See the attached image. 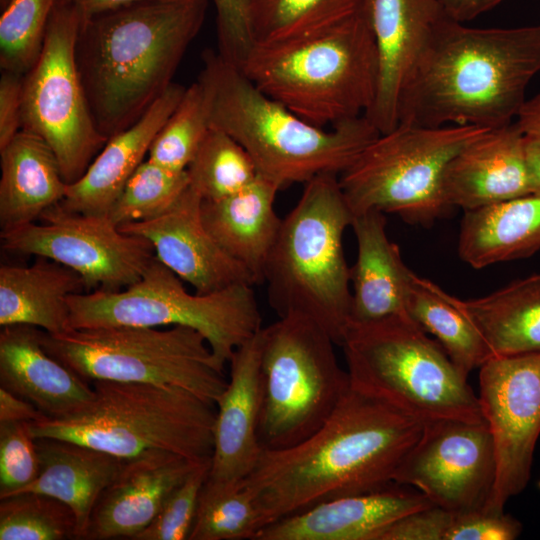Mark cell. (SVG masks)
Instances as JSON below:
<instances>
[{
    "instance_id": "cell-1",
    "label": "cell",
    "mask_w": 540,
    "mask_h": 540,
    "mask_svg": "<svg viewBox=\"0 0 540 540\" xmlns=\"http://www.w3.org/2000/svg\"><path fill=\"white\" fill-rule=\"evenodd\" d=\"M423 427L420 420L351 384L315 433L287 449H263L241 482L254 500L261 528L320 503L393 484Z\"/></svg>"
},
{
    "instance_id": "cell-2",
    "label": "cell",
    "mask_w": 540,
    "mask_h": 540,
    "mask_svg": "<svg viewBox=\"0 0 540 540\" xmlns=\"http://www.w3.org/2000/svg\"><path fill=\"white\" fill-rule=\"evenodd\" d=\"M539 71L540 24L481 28L447 17L403 92L398 123L508 125Z\"/></svg>"
},
{
    "instance_id": "cell-3",
    "label": "cell",
    "mask_w": 540,
    "mask_h": 540,
    "mask_svg": "<svg viewBox=\"0 0 540 540\" xmlns=\"http://www.w3.org/2000/svg\"><path fill=\"white\" fill-rule=\"evenodd\" d=\"M207 0H140L81 22L76 61L98 131L134 124L173 83Z\"/></svg>"
},
{
    "instance_id": "cell-4",
    "label": "cell",
    "mask_w": 540,
    "mask_h": 540,
    "mask_svg": "<svg viewBox=\"0 0 540 540\" xmlns=\"http://www.w3.org/2000/svg\"><path fill=\"white\" fill-rule=\"evenodd\" d=\"M198 80L207 96L210 126L235 139L258 175L280 188L324 173L341 174L380 134L366 116L330 130L305 121L218 52L204 51Z\"/></svg>"
},
{
    "instance_id": "cell-5",
    "label": "cell",
    "mask_w": 540,
    "mask_h": 540,
    "mask_svg": "<svg viewBox=\"0 0 540 540\" xmlns=\"http://www.w3.org/2000/svg\"><path fill=\"white\" fill-rule=\"evenodd\" d=\"M353 218L338 175L314 177L282 219L263 271L268 303L277 315L309 318L338 346L351 320L343 235Z\"/></svg>"
},
{
    "instance_id": "cell-6",
    "label": "cell",
    "mask_w": 540,
    "mask_h": 540,
    "mask_svg": "<svg viewBox=\"0 0 540 540\" xmlns=\"http://www.w3.org/2000/svg\"><path fill=\"white\" fill-rule=\"evenodd\" d=\"M239 68L264 94L320 128L366 116L378 88L377 48L363 8L322 34L253 45Z\"/></svg>"
},
{
    "instance_id": "cell-7",
    "label": "cell",
    "mask_w": 540,
    "mask_h": 540,
    "mask_svg": "<svg viewBox=\"0 0 540 540\" xmlns=\"http://www.w3.org/2000/svg\"><path fill=\"white\" fill-rule=\"evenodd\" d=\"M95 396L79 411L28 423L36 438L76 442L131 460L166 453L212 457L216 406L176 386L97 380Z\"/></svg>"
},
{
    "instance_id": "cell-8",
    "label": "cell",
    "mask_w": 540,
    "mask_h": 540,
    "mask_svg": "<svg viewBox=\"0 0 540 540\" xmlns=\"http://www.w3.org/2000/svg\"><path fill=\"white\" fill-rule=\"evenodd\" d=\"M341 347L352 385L421 422L485 421L467 377L407 314L350 322Z\"/></svg>"
},
{
    "instance_id": "cell-9",
    "label": "cell",
    "mask_w": 540,
    "mask_h": 540,
    "mask_svg": "<svg viewBox=\"0 0 540 540\" xmlns=\"http://www.w3.org/2000/svg\"><path fill=\"white\" fill-rule=\"evenodd\" d=\"M181 281L155 257L141 278L122 290L71 295L70 327L185 326L199 332L226 365L235 350L262 329L253 285L190 294Z\"/></svg>"
},
{
    "instance_id": "cell-10",
    "label": "cell",
    "mask_w": 540,
    "mask_h": 540,
    "mask_svg": "<svg viewBox=\"0 0 540 540\" xmlns=\"http://www.w3.org/2000/svg\"><path fill=\"white\" fill-rule=\"evenodd\" d=\"M44 348L84 380L183 388L216 404L228 379L206 339L185 326H113L43 331Z\"/></svg>"
},
{
    "instance_id": "cell-11",
    "label": "cell",
    "mask_w": 540,
    "mask_h": 540,
    "mask_svg": "<svg viewBox=\"0 0 540 540\" xmlns=\"http://www.w3.org/2000/svg\"><path fill=\"white\" fill-rule=\"evenodd\" d=\"M263 449L292 447L315 433L343 399L351 381L338 363L332 337L300 315L279 317L261 329Z\"/></svg>"
},
{
    "instance_id": "cell-12",
    "label": "cell",
    "mask_w": 540,
    "mask_h": 540,
    "mask_svg": "<svg viewBox=\"0 0 540 540\" xmlns=\"http://www.w3.org/2000/svg\"><path fill=\"white\" fill-rule=\"evenodd\" d=\"M485 128L398 123L380 133L339 177L353 215L392 212L408 223L431 225L451 208L442 179L451 159Z\"/></svg>"
},
{
    "instance_id": "cell-13",
    "label": "cell",
    "mask_w": 540,
    "mask_h": 540,
    "mask_svg": "<svg viewBox=\"0 0 540 540\" xmlns=\"http://www.w3.org/2000/svg\"><path fill=\"white\" fill-rule=\"evenodd\" d=\"M81 22L74 6L58 0L41 53L23 77L22 129L50 146L67 184L85 173L108 140L94 123L77 66Z\"/></svg>"
},
{
    "instance_id": "cell-14",
    "label": "cell",
    "mask_w": 540,
    "mask_h": 540,
    "mask_svg": "<svg viewBox=\"0 0 540 540\" xmlns=\"http://www.w3.org/2000/svg\"><path fill=\"white\" fill-rule=\"evenodd\" d=\"M39 219L1 230L2 248L71 268L86 292L122 290L137 282L155 258L148 240L122 232L107 216L68 212L57 204Z\"/></svg>"
},
{
    "instance_id": "cell-15",
    "label": "cell",
    "mask_w": 540,
    "mask_h": 540,
    "mask_svg": "<svg viewBox=\"0 0 540 540\" xmlns=\"http://www.w3.org/2000/svg\"><path fill=\"white\" fill-rule=\"evenodd\" d=\"M479 369L478 398L496 455V480L484 507L503 511L530 479L540 435V351L492 356Z\"/></svg>"
},
{
    "instance_id": "cell-16",
    "label": "cell",
    "mask_w": 540,
    "mask_h": 540,
    "mask_svg": "<svg viewBox=\"0 0 540 540\" xmlns=\"http://www.w3.org/2000/svg\"><path fill=\"white\" fill-rule=\"evenodd\" d=\"M495 480V448L486 421L456 419L425 422L393 478L451 512L484 507Z\"/></svg>"
},
{
    "instance_id": "cell-17",
    "label": "cell",
    "mask_w": 540,
    "mask_h": 540,
    "mask_svg": "<svg viewBox=\"0 0 540 540\" xmlns=\"http://www.w3.org/2000/svg\"><path fill=\"white\" fill-rule=\"evenodd\" d=\"M202 201L189 184L159 216L118 228L148 240L155 257L196 293L207 294L236 284L254 286L256 281L250 272L232 259L205 227Z\"/></svg>"
},
{
    "instance_id": "cell-18",
    "label": "cell",
    "mask_w": 540,
    "mask_h": 540,
    "mask_svg": "<svg viewBox=\"0 0 540 540\" xmlns=\"http://www.w3.org/2000/svg\"><path fill=\"white\" fill-rule=\"evenodd\" d=\"M378 54L374 104L366 117L379 131L399 120L403 92L441 23L448 17L438 0H364Z\"/></svg>"
},
{
    "instance_id": "cell-19",
    "label": "cell",
    "mask_w": 540,
    "mask_h": 540,
    "mask_svg": "<svg viewBox=\"0 0 540 540\" xmlns=\"http://www.w3.org/2000/svg\"><path fill=\"white\" fill-rule=\"evenodd\" d=\"M261 330L238 347L229 360L227 386L217 400L214 444L207 482L241 483L256 466L263 448L261 412Z\"/></svg>"
},
{
    "instance_id": "cell-20",
    "label": "cell",
    "mask_w": 540,
    "mask_h": 540,
    "mask_svg": "<svg viewBox=\"0 0 540 540\" xmlns=\"http://www.w3.org/2000/svg\"><path fill=\"white\" fill-rule=\"evenodd\" d=\"M442 192L449 208L464 211L530 194L525 135L516 122L467 143L446 167Z\"/></svg>"
},
{
    "instance_id": "cell-21",
    "label": "cell",
    "mask_w": 540,
    "mask_h": 540,
    "mask_svg": "<svg viewBox=\"0 0 540 540\" xmlns=\"http://www.w3.org/2000/svg\"><path fill=\"white\" fill-rule=\"evenodd\" d=\"M432 505L418 490L393 483L335 498L269 523L253 540H377L397 519Z\"/></svg>"
},
{
    "instance_id": "cell-22",
    "label": "cell",
    "mask_w": 540,
    "mask_h": 540,
    "mask_svg": "<svg viewBox=\"0 0 540 540\" xmlns=\"http://www.w3.org/2000/svg\"><path fill=\"white\" fill-rule=\"evenodd\" d=\"M202 461L166 453L126 460L120 474L99 497L85 539H134Z\"/></svg>"
},
{
    "instance_id": "cell-23",
    "label": "cell",
    "mask_w": 540,
    "mask_h": 540,
    "mask_svg": "<svg viewBox=\"0 0 540 540\" xmlns=\"http://www.w3.org/2000/svg\"><path fill=\"white\" fill-rule=\"evenodd\" d=\"M43 330L10 325L0 332V387L31 402L46 417L71 415L94 398L91 383L43 346Z\"/></svg>"
},
{
    "instance_id": "cell-24",
    "label": "cell",
    "mask_w": 540,
    "mask_h": 540,
    "mask_svg": "<svg viewBox=\"0 0 540 540\" xmlns=\"http://www.w3.org/2000/svg\"><path fill=\"white\" fill-rule=\"evenodd\" d=\"M185 89L172 83L134 124L110 137L85 173L67 185L58 206L68 212L107 216Z\"/></svg>"
},
{
    "instance_id": "cell-25",
    "label": "cell",
    "mask_w": 540,
    "mask_h": 540,
    "mask_svg": "<svg viewBox=\"0 0 540 540\" xmlns=\"http://www.w3.org/2000/svg\"><path fill=\"white\" fill-rule=\"evenodd\" d=\"M357 257L350 268L352 283L350 322H368L406 313L413 271L386 233L384 212L371 210L354 216Z\"/></svg>"
},
{
    "instance_id": "cell-26",
    "label": "cell",
    "mask_w": 540,
    "mask_h": 540,
    "mask_svg": "<svg viewBox=\"0 0 540 540\" xmlns=\"http://www.w3.org/2000/svg\"><path fill=\"white\" fill-rule=\"evenodd\" d=\"M280 189L258 175L234 194L202 201L205 227L219 246L250 272L256 284L263 281L266 260L281 226L282 219L274 209Z\"/></svg>"
},
{
    "instance_id": "cell-27",
    "label": "cell",
    "mask_w": 540,
    "mask_h": 540,
    "mask_svg": "<svg viewBox=\"0 0 540 540\" xmlns=\"http://www.w3.org/2000/svg\"><path fill=\"white\" fill-rule=\"evenodd\" d=\"M35 443L39 475L14 494L35 492L62 501L74 513L76 539H85L99 497L120 474L126 460L67 440L36 438Z\"/></svg>"
},
{
    "instance_id": "cell-28",
    "label": "cell",
    "mask_w": 540,
    "mask_h": 540,
    "mask_svg": "<svg viewBox=\"0 0 540 540\" xmlns=\"http://www.w3.org/2000/svg\"><path fill=\"white\" fill-rule=\"evenodd\" d=\"M0 158L1 230L35 222L64 198L68 184L57 157L36 134L21 129Z\"/></svg>"
},
{
    "instance_id": "cell-29",
    "label": "cell",
    "mask_w": 540,
    "mask_h": 540,
    "mask_svg": "<svg viewBox=\"0 0 540 540\" xmlns=\"http://www.w3.org/2000/svg\"><path fill=\"white\" fill-rule=\"evenodd\" d=\"M85 290L81 276L54 260L37 257L27 267H0V325H30L49 334L71 330V295Z\"/></svg>"
},
{
    "instance_id": "cell-30",
    "label": "cell",
    "mask_w": 540,
    "mask_h": 540,
    "mask_svg": "<svg viewBox=\"0 0 540 540\" xmlns=\"http://www.w3.org/2000/svg\"><path fill=\"white\" fill-rule=\"evenodd\" d=\"M464 212L458 254L473 268L526 258L540 250V194Z\"/></svg>"
},
{
    "instance_id": "cell-31",
    "label": "cell",
    "mask_w": 540,
    "mask_h": 540,
    "mask_svg": "<svg viewBox=\"0 0 540 540\" xmlns=\"http://www.w3.org/2000/svg\"><path fill=\"white\" fill-rule=\"evenodd\" d=\"M455 300L478 328L493 356L540 351V274L480 298Z\"/></svg>"
},
{
    "instance_id": "cell-32",
    "label": "cell",
    "mask_w": 540,
    "mask_h": 540,
    "mask_svg": "<svg viewBox=\"0 0 540 540\" xmlns=\"http://www.w3.org/2000/svg\"><path fill=\"white\" fill-rule=\"evenodd\" d=\"M406 313L424 331L435 336L459 372L468 377L493 356L471 319L449 295L432 281L411 275Z\"/></svg>"
},
{
    "instance_id": "cell-33",
    "label": "cell",
    "mask_w": 540,
    "mask_h": 540,
    "mask_svg": "<svg viewBox=\"0 0 540 540\" xmlns=\"http://www.w3.org/2000/svg\"><path fill=\"white\" fill-rule=\"evenodd\" d=\"M364 0H250L253 45L310 38L340 25L363 8Z\"/></svg>"
},
{
    "instance_id": "cell-34",
    "label": "cell",
    "mask_w": 540,
    "mask_h": 540,
    "mask_svg": "<svg viewBox=\"0 0 540 540\" xmlns=\"http://www.w3.org/2000/svg\"><path fill=\"white\" fill-rule=\"evenodd\" d=\"M202 200H217L241 190L257 176L246 150L230 135L211 127L186 169Z\"/></svg>"
},
{
    "instance_id": "cell-35",
    "label": "cell",
    "mask_w": 540,
    "mask_h": 540,
    "mask_svg": "<svg viewBox=\"0 0 540 540\" xmlns=\"http://www.w3.org/2000/svg\"><path fill=\"white\" fill-rule=\"evenodd\" d=\"M260 528L254 500L241 483L206 481L188 540H253Z\"/></svg>"
},
{
    "instance_id": "cell-36",
    "label": "cell",
    "mask_w": 540,
    "mask_h": 540,
    "mask_svg": "<svg viewBox=\"0 0 540 540\" xmlns=\"http://www.w3.org/2000/svg\"><path fill=\"white\" fill-rule=\"evenodd\" d=\"M210 128L207 96L197 79L185 89L177 107L154 138L147 159L173 171H185Z\"/></svg>"
},
{
    "instance_id": "cell-37",
    "label": "cell",
    "mask_w": 540,
    "mask_h": 540,
    "mask_svg": "<svg viewBox=\"0 0 540 540\" xmlns=\"http://www.w3.org/2000/svg\"><path fill=\"white\" fill-rule=\"evenodd\" d=\"M76 539L73 511L62 501L35 492L0 501V540Z\"/></svg>"
},
{
    "instance_id": "cell-38",
    "label": "cell",
    "mask_w": 540,
    "mask_h": 540,
    "mask_svg": "<svg viewBox=\"0 0 540 540\" xmlns=\"http://www.w3.org/2000/svg\"><path fill=\"white\" fill-rule=\"evenodd\" d=\"M187 171H173L144 160L125 184L107 217L116 225L153 219L189 186Z\"/></svg>"
},
{
    "instance_id": "cell-39",
    "label": "cell",
    "mask_w": 540,
    "mask_h": 540,
    "mask_svg": "<svg viewBox=\"0 0 540 540\" xmlns=\"http://www.w3.org/2000/svg\"><path fill=\"white\" fill-rule=\"evenodd\" d=\"M58 0H9L0 17L2 71L24 76L37 61Z\"/></svg>"
},
{
    "instance_id": "cell-40",
    "label": "cell",
    "mask_w": 540,
    "mask_h": 540,
    "mask_svg": "<svg viewBox=\"0 0 540 540\" xmlns=\"http://www.w3.org/2000/svg\"><path fill=\"white\" fill-rule=\"evenodd\" d=\"M210 467L211 458L200 462L168 496L154 520L133 540H188Z\"/></svg>"
},
{
    "instance_id": "cell-41",
    "label": "cell",
    "mask_w": 540,
    "mask_h": 540,
    "mask_svg": "<svg viewBox=\"0 0 540 540\" xmlns=\"http://www.w3.org/2000/svg\"><path fill=\"white\" fill-rule=\"evenodd\" d=\"M35 439L27 422H0V499L31 484L39 475Z\"/></svg>"
},
{
    "instance_id": "cell-42",
    "label": "cell",
    "mask_w": 540,
    "mask_h": 540,
    "mask_svg": "<svg viewBox=\"0 0 540 540\" xmlns=\"http://www.w3.org/2000/svg\"><path fill=\"white\" fill-rule=\"evenodd\" d=\"M521 531V523L504 510L482 507L453 512L445 540H514Z\"/></svg>"
},
{
    "instance_id": "cell-43",
    "label": "cell",
    "mask_w": 540,
    "mask_h": 540,
    "mask_svg": "<svg viewBox=\"0 0 540 540\" xmlns=\"http://www.w3.org/2000/svg\"><path fill=\"white\" fill-rule=\"evenodd\" d=\"M216 8L218 53L240 67L253 46L249 31L250 0H213Z\"/></svg>"
},
{
    "instance_id": "cell-44",
    "label": "cell",
    "mask_w": 540,
    "mask_h": 540,
    "mask_svg": "<svg viewBox=\"0 0 540 540\" xmlns=\"http://www.w3.org/2000/svg\"><path fill=\"white\" fill-rule=\"evenodd\" d=\"M453 512L429 506L408 513L387 526L377 540H445Z\"/></svg>"
},
{
    "instance_id": "cell-45",
    "label": "cell",
    "mask_w": 540,
    "mask_h": 540,
    "mask_svg": "<svg viewBox=\"0 0 540 540\" xmlns=\"http://www.w3.org/2000/svg\"><path fill=\"white\" fill-rule=\"evenodd\" d=\"M23 77L3 71L0 79V149L22 129Z\"/></svg>"
},
{
    "instance_id": "cell-46",
    "label": "cell",
    "mask_w": 540,
    "mask_h": 540,
    "mask_svg": "<svg viewBox=\"0 0 540 540\" xmlns=\"http://www.w3.org/2000/svg\"><path fill=\"white\" fill-rule=\"evenodd\" d=\"M45 415L31 402L0 387V422H32Z\"/></svg>"
},
{
    "instance_id": "cell-47",
    "label": "cell",
    "mask_w": 540,
    "mask_h": 540,
    "mask_svg": "<svg viewBox=\"0 0 540 540\" xmlns=\"http://www.w3.org/2000/svg\"><path fill=\"white\" fill-rule=\"evenodd\" d=\"M445 14L458 22L466 23L488 12L504 0H438Z\"/></svg>"
},
{
    "instance_id": "cell-48",
    "label": "cell",
    "mask_w": 540,
    "mask_h": 540,
    "mask_svg": "<svg viewBox=\"0 0 540 540\" xmlns=\"http://www.w3.org/2000/svg\"><path fill=\"white\" fill-rule=\"evenodd\" d=\"M515 122L525 136L540 137V93L525 101Z\"/></svg>"
},
{
    "instance_id": "cell-49",
    "label": "cell",
    "mask_w": 540,
    "mask_h": 540,
    "mask_svg": "<svg viewBox=\"0 0 540 540\" xmlns=\"http://www.w3.org/2000/svg\"><path fill=\"white\" fill-rule=\"evenodd\" d=\"M525 157L531 193L540 194V137L525 136Z\"/></svg>"
},
{
    "instance_id": "cell-50",
    "label": "cell",
    "mask_w": 540,
    "mask_h": 540,
    "mask_svg": "<svg viewBox=\"0 0 540 540\" xmlns=\"http://www.w3.org/2000/svg\"><path fill=\"white\" fill-rule=\"evenodd\" d=\"M74 6L82 20L140 0H60Z\"/></svg>"
},
{
    "instance_id": "cell-51",
    "label": "cell",
    "mask_w": 540,
    "mask_h": 540,
    "mask_svg": "<svg viewBox=\"0 0 540 540\" xmlns=\"http://www.w3.org/2000/svg\"><path fill=\"white\" fill-rule=\"evenodd\" d=\"M8 2L9 0H0L1 9H3L7 5Z\"/></svg>"
}]
</instances>
